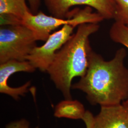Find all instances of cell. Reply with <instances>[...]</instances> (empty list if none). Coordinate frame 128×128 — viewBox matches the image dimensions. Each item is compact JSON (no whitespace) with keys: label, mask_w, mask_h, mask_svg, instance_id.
Returning <instances> with one entry per match:
<instances>
[{"label":"cell","mask_w":128,"mask_h":128,"mask_svg":"<svg viewBox=\"0 0 128 128\" xmlns=\"http://www.w3.org/2000/svg\"><path fill=\"white\" fill-rule=\"evenodd\" d=\"M126 50L120 48L114 58L106 61L92 49L85 75L72 84L84 92L93 105H117L128 99V69L124 65Z\"/></svg>","instance_id":"cell-1"},{"label":"cell","mask_w":128,"mask_h":128,"mask_svg":"<svg viewBox=\"0 0 128 128\" xmlns=\"http://www.w3.org/2000/svg\"><path fill=\"white\" fill-rule=\"evenodd\" d=\"M97 23H84L78 26L62 47L47 70L50 78L65 99H72V82L76 77L82 78L87 72L92 48L89 37L99 29Z\"/></svg>","instance_id":"cell-2"},{"label":"cell","mask_w":128,"mask_h":128,"mask_svg":"<svg viewBox=\"0 0 128 128\" xmlns=\"http://www.w3.org/2000/svg\"><path fill=\"white\" fill-rule=\"evenodd\" d=\"M92 8L86 6L84 9L76 8L71 10L66 18L48 16L41 12L36 14L30 12L24 18L22 23L32 31L38 40L45 41L51 32L65 25L74 27L84 23H98L104 20L98 12H94Z\"/></svg>","instance_id":"cell-3"},{"label":"cell","mask_w":128,"mask_h":128,"mask_svg":"<svg viewBox=\"0 0 128 128\" xmlns=\"http://www.w3.org/2000/svg\"><path fill=\"white\" fill-rule=\"evenodd\" d=\"M32 31L23 24L0 26V64L12 60H26L36 46Z\"/></svg>","instance_id":"cell-4"},{"label":"cell","mask_w":128,"mask_h":128,"mask_svg":"<svg viewBox=\"0 0 128 128\" xmlns=\"http://www.w3.org/2000/svg\"><path fill=\"white\" fill-rule=\"evenodd\" d=\"M76 27L65 25L62 28L50 34L45 43L41 46H36L26 58L36 69L46 72L54 60L56 52L68 40Z\"/></svg>","instance_id":"cell-5"},{"label":"cell","mask_w":128,"mask_h":128,"mask_svg":"<svg viewBox=\"0 0 128 128\" xmlns=\"http://www.w3.org/2000/svg\"><path fill=\"white\" fill-rule=\"evenodd\" d=\"M51 16L67 18L70 9L75 6L85 5L96 10L104 19H114L117 8L114 0H44Z\"/></svg>","instance_id":"cell-6"},{"label":"cell","mask_w":128,"mask_h":128,"mask_svg":"<svg viewBox=\"0 0 128 128\" xmlns=\"http://www.w3.org/2000/svg\"><path fill=\"white\" fill-rule=\"evenodd\" d=\"M82 120L87 121L91 128H128V108L123 104L101 106L96 117L86 111Z\"/></svg>","instance_id":"cell-7"},{"label":"cell","mask_w":128,"mask_h":128,"mask_svg":"<svg viewBox=\"0 0 128 128\" xmlns=\"http://www.w3.org/2000/svg\"><path fill=\"white\" fill-rule=\"evenodd\" d=\"M36 69L27 60L20 61L12 60L0 64V92L11 96L16 100H18L20 96H24L28 92L30 82H27L19 87H12L8 84V79L16 73H32Z\"/></svg>","instance_id":"cell-8"},{"label":"cell","mask_w":128,"mask_h":128,"mask_svg":"<svg viewBox=\"0 0 128 128\" xmlns=\"http://www.w3.org/2000/svg\"><path fill=\"white\" fill-rule=\"evenodd\" d=\"M86 112L84 105L79 101L65 99L56 105L54 116L57 118L83 120Z\"/></svg>","instance_id":"cell-9"},{"label":"cell","mask_w":128,"mask_h":128,"mask_svg":"<svg viewBox=\"0 0 128 128\" xmlns=\"http://www.w3.org/2000/svg\"><path fill=\"white\" fill-rule=\"evenodd\" d=\"M27 0H0V14L13 15L23 20L32 12L28 6Z\"/></svg>","instance_id":"cell-10"},{"label":"cell","mask_w":128,"mask_h":128,"mask_svg":"<svg viewBox=\"0 0 128 128\" xmlns=\"http://www.w3.org/2000/svg\"><path fill=\"white\" fill-rule=\"evenodd\" d=\"M109 35L112 41L123 45L128 49V26L115 22L110 28ZM122 104L128 108V99Z\"/></svg>","instance_id":"cell-11"},{"label":"cell","mask_w":128,"mask_h":128,"mask_svg":"<svg viewBox=\"0 0 128 128\" xmlns=\"http://www.w3.org/2000/svg\"><path fill=\"white\" fill-rule=\"evenodd\" d=\"M117 11L114 20L115 22L128 24V0H114Z\"/></svg>","instance_id":"cell-12"},{"label":"cell","mask_w":128,"mask_h":128,"mask_svg":"<svg viewBox=\"0 0 128 128\" xmlns=\"http://www.w3.org/2000/svg\"><path fill=\"white\" fill-rule=\"evenodd\" d=\"M22 20L9 14H0V26L22 24Z\"/></svg>","instance_id":"cell-13"},{"label":"cell","mask_w":128,"mask_h":128,"mask_svg":"<svg viewBox=\"0 0 128 128\" xmlns=\"http://www.w3.org/2000/svg\"><path fill=\"white\" fill-rule=\"evenodd\" d=\"M6 128H30V127L29 122L25 120L22 119L12 122L6 126ZM38 128V127L37 128Z\"/></svg>","instance_id":"cell-14"},{"label":"cell","mask_w":128,"mask_h":128,"mask_svg":"<svg viewBox=\"0 0 128 128\" xmlns=\"http://www.w3.org/2000/svg\"><path fill=\"white\" fill-rule=\"evenodd\" d=\"M30 9L33 14H36L38 12L41 5V0H27Z\"/></svg>","instance_id":"cell-15"},{"label":"cell","mask_w":128,"mask_h":128,"mask_svg":"<svg viewBox=\"0 0 128 128\" xmlns=\"http://www.w3.org/2000/svg\"><path fill=\"white\" fill-rule=\"evenodd\" d=\"M85 124L86 125V128H90V125L89 124H88L87 122H85Z\"/></svg>","instance_id":"cell-16"},{"label":"cell","mask_w":128,"mask_h":128,"mask_svg":"<svg viewBox=\"0 0 128 128\" xmlns=\"http://www.w3.org/2000/svg\"><path fill=\"white\" fill-rule=\"evenodd\" d=\"M127 25V26H128V25Z\"/></svg>","instance_id":"cell-17"},{"label":"cell","mask_w":128,"mask_h":128,"mask_svg":"<svg viewBox=\"0 0 128 128\" xmlns=\"http://www.w3.org/2000/svg\"><path fill=\"white\" fill-rule=\"evenodd\" d=\"M89 125H90V124H89ZM90 128H91V127H90Z\"/></svg>","instance_id":"cell-18"}]
</instances>
